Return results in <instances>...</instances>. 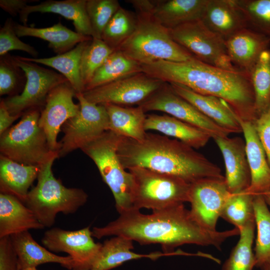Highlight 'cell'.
<instances>
[{
	"label": "cell",
	"mask_w": 270,
	"mask_h": 270,
	"mask_svg": "<svg viewBox=\"0 0 270 270\" xmlns=\"http://www.w3.org/2000/svg\"><path fill=\"white\" fill-rule=\"evenodd\" d=\"M120 214L104 226L94 227L92 236H122L141 244H160L164 253L170 256L174 254V248L185 244L212 246L220 249L227 238L240 234L236 228L222 232L204 229L194 220L184 204L148 214L138 210Z\"/></svg>",
	"instance_id": "1"
},
{
	"label": "cell",
	"mask_w": 270,
	"mask_h": 270,
	"mask_svg": "<svg viewBox=\"0 0 270 270\" xmlns=\"http://www.w3.org/2000/svg\"><path fill=\"white\" fill-rule=\"evenodd\" d=\"M142 66V72L165 82L222 99L242 120L254 123L258 117L248 74L221 68L196 58L182 62L160 60Z\"/></svg>",
	"instance_id": "2"
},
{
	"label": "cell",
	"mask_w": 270,
	"mask_h": 270,
	"mask_svg": "<svg viewBox=\"0 0 270 270\" xmlns=\"http://www.w3.org/2000/svg\"><path fill=\"white\" fill-rule=\"evenodd\" d=\"M118 155L126 170L144 168L180 178L190 184L224 178L220 168L202 154L164 135L146 132L140 140L122 137Z\"/></svg>",
	"instance_id": "3"
},
{
	"label": "cell",
	"mask_w": 270,
	"mask_h": 270,
	"mask_svg": "<svg viewBox=\"0 0 270 270\" xmlns=\"http://www.w3.org/2000/svg\"><path fill=\"white\" fill-rule=\"evenodd\" d=\"M58 158L56 152L40 166L37 184L29 191L24 202L44 228L54 224L58 213L76 212L88 198L82 189L66 187L54 176L52 166Z\"/></svg>",
	"instance_id": "4"
},
{
	"label": "cell",
	"mask_w": 270,
	"mask_h": 270,
	"mask_svg": "<svg viewBox=\"0 0 270 270\" xmlns=\"http://www.w3.org/2000/svg\"><path fill=\"white\" fill-rule=\"evenodd\" d=\"M136 14L138 23L134 32L118 50L141 65L160 60L182 62L196 58L173 40L170 30L158 22L152 12Z\"/></svg>",
	"instance_id": "5"
},
{
	"label": "cell",
	"mask_w": 270,
	"mask_h": 270,
	"mask_svg": "<svg viewBox=\"0 0 270 270\" xmlns=\"http://www.w3.org/2000/svg\"><path fill=\"white\" fill-rule=\"evenodd\" d=\"M122 138L108 130L81 149L96 166L102 180L113 194L120 214L134 210L133 178L124 168L118 155Z\"/></svg>",
	"instance_id": "6"
},
{
	"label": "cell",
	"mask_w": 270,
	"mask_h": 270,
	"mask_svg": "<svg viewBox=\"0 0 270 270\" xmlns=\"http://www.w3.org/2000/svg\"><path fill=\"white\" fill-rule=\"evenodd\" d=\"M42 109L30 110L0 138V155L18 163L40 166L58 152L52 151L38 124Z\"/></svg>",
	"instance_id": "7"
},
{
	"label": "cell",
	"mask_w": 270,
	"mask_h": 270,
	"mask_svg": "<svg viewBox=\"0 0 270 270\" xmlns=\"http://www.w3.org/2000/svg\"><path fill=\"white\" fill-rule=\"evenodd\" d=\"M128 170L134 180V210L154 211L189 202L191 184L182 178L141 167Z\"/></svg>",
	"instance_id": "8"
},
{
	"label": "cell",
	"mask_w": 270,
	"mask_h": 270,
	"mask_svg": "<svg viewBox=\"0 0 270 270\" xmlns=\"http://www.w3.org/2000/svg\"><path fill=\"white\" fill-rule=\"evenodd\" d=\"M76 97L80 108L62 127L64 134L59 142L58 158L76 149L81 150L108 130L109 118L105 106L89 102L82 93L76 94Z\"/></svg>",
	"instance_id": "9"
},
{
	"label": "cell",
	"mask_w": 270,
	"mask_h": 270,
	"mask_svg": "<svg viewBox=\"0 0 270 270\" xmlns=\"http://www.w3.org/2000/svg\"><path fill=\"white\" fill-rule=\"evenodd\" d=\"M170 32L176 43L199 60L227 70H240L229 59L225 40L200 19L170 29Z\"/></svg>",
	"instance_id": "10"
},
{
	"label": "cell",
	"mask_w": 270,
	"mask_h": 270,
	"mask_svg": "<svg viewBox=\"0 0 270 270\" xmlns=\"http://www.w3.org/2000/svg\"><path fill=\"white\" fill-rule=\"evenodd\" d=\"M16 64L24 72L26 82L20 94L2 99L10 114L22 116L36 108L42 110L49 92L58 85L68 81L62 74L14 56Z\"/></svg>",
	"instance_id": "11"
},
{
	"label": "cell",
	"mask_w": 270,
	"mask_h": 270,
	"mask_svg": "<svg viewBox=\"0 0 270 270\" xmlns=\"http://www.w3.org/2000/svg\"><path fill=\"white\" fill-rule=\"evenodd\" d=\"M164 84L141 72L86 90L82 94L88 101L95 104L139 106Z\"/></svg>",
	"instance_id": "12"
},
{
	"label": "cell",
	"mask_w": 270,
	"mask_h": 270,
	"mask_svg": "<svg viewBox=\"0 0 270 270\" xmlns=\"http://www.w3.org/2000/svg\"><path fill=\"white\" fill-rule=\"evenodd\" d=\"M146 112L160 111L192 124L208 133L213 139L227 137L230 133L202 114L165 84L139 106Z\"/></svg>",
	"instance_id": "13"
},
{
	"label": "cell",
	"mask_w": 270,
	"mask_h": 270,
	"mask_svg": "<svg viewBox=\"0 0 270 270\" xmlns=\"http://www.w3.org/2000/svg\"><path fill=\"white\" fill-rule=\"evenodd\" d=\"M41 242L52 252L67 253L73 261L72 270H90L102 246L94 241L89 226L76 230L53 228L44 232Z\"/></svg>",
	"instance_id": "14"
},
{
	"label": "cell",
	"mask_w": 270,
	"mask_h": 270,
	"mask_svg": "<svg viewBox=\"0 0 270 270\" xmlns=\"http://www.w3.org/2000/svg\"><path fill=\"white\" fill-rule=\"evenodd\" d=\"M232 194L225 178L204 179L191 184L188 202L192 216L204 229L217 231L218 220Z\"/></svg>",
	"instance_id": "15"
},
{
	"label": "cell",
	"mask_w": 270,
	"mask_h": 270,
	"mask_svg": "<svg viewBox=\"0 0 270 270\" xmlns=\"http://www.w3.org/2000/svg\"><path fill=\"white\" fill-rule=\"evenodd\" d=\"M76 92L68 81L54 88L48 94L38 120L52 151L58 152V136L63 124L78 112L80 106L73 101Z\"/></svg>",
	"instance_id": "16"
},
{
	"label": "cell",
	"mask_w": 270,
	"mask_h": 270,
	"mask_svg": "<svg viewBox=\"0 0 270 270\" xmlns=\"http://www.w3.org/2000/svg\"><path fill=\"white\" fill-rule=\"evenodd\" d=\"M220 150L225 164V180L229 192L236 194L250 186V173L246 151V144L240 137L214 138Z\"/></svg>",
	"instance_id": "17"
},
{
	"label": "cell",
	"mask_w": 270,
	"mask_h": 270,
	"mask_svg": "<svg viewBox=\"0 0 270 270\" xmlns=\"http://www.w3.org/2000/svg\"><path fill=\"white\" fill-rule=\"evenodd\" d=\"M244 135L246 151L250 173V184L244 192L253 196L270 192V166L253 122L238 117Z\"/></svg>",
	"instance_id": "18"
},
{
	"label": "cell",
	"mask_w": 270,
	"mask_h": 270,
	"mask_svg": "<svg viewBox=\"0 0 270 270\" xmlns=\"http://www.w3.org/2000/svg\"><path fill=\"white\" fill-rule=\"evenodd\" d=\"M225 44L228 56L233 66L250 75L260 54L270 48V40L246 28L226 40Z\"/></svg>",
	"instance_id": "19"
},
{
	"label": "cell",
	"mask_w": 270,
	"mask_h": 270,
	"mask_svg": "<svg viewBox=\"0 0 270 270\" xmlns=\"http://www.w3.org/2000/svg\"><path fill=\"white\" fill-rule=\"evenodd\" d=\"M170 84L176 94L230 133L242 132L238 116L224 100L214 96L196 93L180 84Z\"/></svg>",
	"instance_id": "20"
},
{
	"label": "cell",
	"mask_w": 270,
	"mask_h": 270,
	"mask_svg": "<svg viewBox=\"0 0 270 270\" xmlns=\"http://www.w3.org/2000/svg\"><path fill=\"white\" fill-rule=\"evenodd\" d=\"M200 20L225 40L248 28L244 14L236 0H208Z\"/></svg>",
	"instance_id": "21"
},
{
	"label": "cell",
	"mask_w": 270,
	"mask_h": 270,
	"mask_svg": "<svg viewBox=\"0 0 270 270\" xmlns=\"http://www.w3.org/2000/svg\"><path fill=\"white\" fill-rule=\"evenodd\" d=\"M86 0H47L35 5H28L20 14L23 25L27 26L28 16L33 12H50L72 21L76 32L93 38L92 29L86 10Z\"/></svg>",
	"instance_id": "22"
},
{
	"label": "cell",
	"mask_w": 270,
	"mask_h": 270,
	"mask_svg": "<svg viewBox=\"0 0 270 270\" xmlns=\"http://www.w3.org/2000/svg\"><path fill=\"white\" fill-rule=\"evenodd\" d=\"M44 226L34 212L16 197L0 194V238Z\"/></svg>",
	"instance_id": "23"
},
{
	"label": "cell",
	"mask_w": 270,
	"mask_h": 270,
	"mask_svg": "<svg viewBox=\"0 0 270 270\" xmlns=\"http://www.w3.org/2000/svg\"><path fill=\"white\" fill-rule=\"evenodd\" d=\"M12 244L17 255L20 270H26L46 263H56L72 270L73 261L68 256H62L51 252L39 244L29 231L10 236Z\"/></svg>",
	"instance_id": "24"
},
{
	"label": "cell",
	"mask_w": 270,
	"mask_h": 270,
	"mask_svg": "<svg viewBox=\"0 0 270 270\" xmlns=\"http://www.w3.org/2000/svg\"><path fill=\"white\" fill-rule=\"evenodd\" d=\"M145 130L159 132L194 149L204 146L211 136L202 130L168 114L146 116Z\"/></svg>",
	"instance_id": "25"
},
{
	"label": "cell",
	"mask_w": 270,
	"mask_h": 270,
	"mask_svg": "<svg viewBox=\"0 0 270 270\" xmlns=\"http://www.w3.org/2000/svg\"><path fill=\"white\" fill-rule=\"evenodd\" d=\"M208 0H156L152 16L170 30L201 19Z\"/></svg>",
	"instance_id": "26"
},
{
	"label": "cell",
	"mask_w": 270,
	"mask_h": 270,
	"mask_svg": "<svg viewBox=\"0 0 270 270\" xmlns=\"http://www.w3.org/2000/svg\"><path fill=\"white\" fill-rule=\"evenodd\" d=\"M39 170L40 166L21 164L0 155V193L12 195L24 203Z\"/></svg>",
	"instance_id": "27"
},
{
	"label": "cell",
	"mask_w": 270,
	"mask_h": 270,
	"mask_svg": "<svg viewBox=\"0 0 270 270\" xmlns=\"http://www.w3.org/2000/svg\"><path fill=\"white\" fill-rule=\"evenodd\" d=\"M14 27L19 38L32 36L48 42V46L57 55L72 50L81 42L92 40L91 36L80 34L68 28L60 22L44 28L30 27L14 22Z\"/></svg>",
	"instance_id": "28"
},
{
	"label": "cell",
	"mask_w": 270,
	"mask_h": 270,
	"mask_svg": "<svg viewBox=\"0 0 270 270\" xmlns=\"http://www.w3.org/2000/svg\"><path fill=\"white\" fill-rule=\"evenodd\" d=\"M102 104L108 116V130L122 137L136 140L144 138L146 134L144 128L146 115L141 107Z\"/></svg>",
	"instance_id": "29"
},
{
	"label": "cell",
	"mask_w": 270,
	"mask_h": 270,
	"mask_svg": "<svg viewBox=\"0 0 270 270\" xmlns=\"http://www.w3.org/2000/svg\"><path fill=\"white\" fill-rule=\"evenodd\" d=\"M134 248L133 241L122 236H114L105 240L90 270H110L130 260L142 258L156 260L166 256L161 252L137 254L132 252Z\"/></svg>",
	"instance_id": "30"
},
{
	"label": "cell",
	"mask_w": 270,
	"mask_h": 270,
	"mask_svg": "<svg viewBox=\"0 0 270 270\" xmlns=\"http://www.w3.org/2000/svg\"><path fill=\"white\" fill-rule=\"evenodd\" d=\"M91 40L81 42L72 50L50 58L17 56L22 60L40 64L57 70L68 80L76 94H82L85 91V86L80 76V60L84 50Z\"/></svg>",
	"instance_id": "31"
},
{
	"label": "cell",
	"mask_w": 270,
	"mask_h": 270,
	"mask_svg": "<svg viewBox=\"0 0 270 270\" xmlns=\"http://www.w3.org/2000/svg\"><path fill=\"white\" fill-rule=\"evenodd\" d=\"M141 72V64L120 50H115L95 72L85 91Z\"/></svg>",
	"instance_id": "32"
},
{
	"label": "cell",
	"mask_w": 270,
	"mask_h": 270,
	"mask_svg": "<svg viewBox=\"0 0 270 270\" xmlns=\"http://www.w3.org/2000/svg\"><path fill=\"white\" fill-rule=\"evenodd\" d=\"M253 204L257 229L256 266L262 268L270 264V211L263 195L254 196Z\"/></svg>",
	"instance_id": "33"
},
{
	"label": "cell",
	"mask_w": 270,
	"mask_h": 270,
	"mask_svg": "<svg viewBox=\"0 0 270 270\" xmlns=\"http://www.w3.org/2000/svg\"><path fill=\"white\" fill-rule=\"evenodd\" d=\"M258 116L270 105V48L264 50L250 73Z\"/></svg>",
	"instance_id": "34"
},
{
	"label": "cell",
	"mask_w": 270,
	"mask_h": 270,
	"mask_svg": "<svg viewBox=\"0 0 270 270\" xmlns=\"http://www.w3.org/2000/svg\"><path fill=\"white\" fill-rule=\"evenodd\" d=\"M255 220L240 230V238L232 248L222 270H252L256 261L252 251Z\"/></svg>",
	"instance_id": "35"
},
{
	"label": "cell",
	"mask_w": 270,
	"mask_h": 270,
	"mask_svg": "<svg viewBox=\"0 0 270 270\" xmlns=\"http://www.w3.org/2000/svg\"><path fill=\"white\" fill-rule=\"evenodd\" d=\"M137 23L136 14L121 6L106 25L101 39L114 50H116L134 33Z\"/></svg>",
	"instance_id": "36"
},
{
	"label": "cell",
	"mask_w": 270,
	"mask_h": 270,
	"mask_svg": "<svg viewBox=\"0 0 270 270\" xmlns=\"http://www.w3.org/2000/svg\"><path fill=\"white\" fill-rule=\"evenodd\" d=\"M254 196L242 192L232 194L222 210L220 217L240 230L254 221Z\"/></svg>",
	"instance_id": "37"
},
{
	"label": "cell",
	"mask_w": 270,
	"mask_h": 270,
	"mask_svg": "<svg viewBox=\"0 0 270 270\" xmlns=\"http://www.w3.org/2000/svg\"><path fill=\"white\" fill-rule=\"evenodd\" d=\"M246 17L248 28L270 40V0H236Z\"/></svg>",
	"instance_id": "38"
},
{
	"label": "cell",
	"mask_w": 270,
	"mask_h": 270,
	"mask_svg": "<svg viewBox=\"0 0 270 270\" xmlns=\"http://www.w3.org/2000/svg\"><path fill=\"white\" fill-rule=\"evenodd\" d=\"M114 51L102 39L92 38L84 50L80 60V76L85 86Z\"/></svg>",
	"instance_id": "39"
},
{
	"label": "cell",
	"mask_w": 270,
	"mask_h": 270,
	"mask_svg": "<svg viewBox=\"0 0 270 270\" xmlns=\"http://www.w3.org/2000/svg\"><path fill=\"white\" fill-rule=\"evenodd\" d=\"M26 82L24 72L8 53L0 57V96L18 94Z\"/></svg>",
	"instance_id": "40"
},
{
	"label": "cell",
	"mask_w": 270,
	"mask_h": 270,
	"mask_svg": "<svg viewBox=\"0 0 270 270\" xmlns=\"http://www.w3.org/2000/svg\"><path fill=\"white\" fill-rule=\"evenodd\" d=\"M120 7L117 0H86V10L93 38L101 39L106 25Z\"/></svg>",
	"instance_id": "41"
},
{
	"label": "cell",
	"mask_w": 270,
	"mask_h": 270,
	"mask_svg": "<svg viewBox=\"0 0 270 270\" xmlns=\"http://www.w3.org/2000/svg\"><path fill=\"white\" fill-rule=\"evenodd\" d=\"M14 22L8 18L0 28V56L12 50H21L37 58L38 52L33 46L24 42L19 38L14 30Z\"/></svg>",
	"instance_id": "42"
},
{
	"label": "cell",
	"mask_w": 270,
	"mask_h": 270,
	"mask_svg": "<svg viewBox=\"0 0 270 270\" xmlns=\"http://www.w3.org/2000/svg\"><path fill=\"white\" fill-rule=\"evenodd\" d=\"M254 124L270 166V105L258 117Z\"/></svg>",
	"instance_id": "43"
},
{
	"label": "cell",
	"mask_w": 270,
	"mask_h": 270,
	"mask_svg": "<svg viewBox=\"0 0 270 270\" xmlns=\"http://www.w3.org/2000/svg\"><path fill=\"white\" fill-rule=\"evenodd\" d=\"M0 270H20L10 236L0 238Z\"/></svg>",
	"instance_id": "44"
},
{
	"label": "cell",
	"mask_w": 270,
	"mask_h": 270,
	"mask_svg": "<svg viewBox=\"0 0 270 270\" xmlns=\"http://www.w3.org/2000/svg\"><path fill=\"white\" fill-rule=\"evenodd\" d=\"M36 0H0V7L12 16L20 14L28 3Z\"/></svg>",
	"instance_id": "45"
},
{
	"label": "cell",
	"mask_w": 270,
	"mask_h": 270,
	"mask_svg": "<svg viewBox=\"0 0 270 270\" xmlns=\"http://www.w3.org/2000/svg\"><path fill=\"white\" fill-rule=\"evenodd\" d=\"M20 116L10 114L2 99L0 102V136L7 130L12 124Z\"/></svg>",
	"instance_id": "46"
},
{
	"label": "cell",
	"mask_w": 270,
	"mask_h": 270,
	"mask_svg": "<svg viewBox=\"0 0 270 270\" xmlns=\"http://www.w3.org/2000/svg\"><path fill=\"white\" fill-rule=\"evenodd\" d=\"M263 196H264V198L266 203L268 205L270 206V192Z\"/></svg>",
	"instance_id": "47"
},
{
	"label": "cell",
	"mask_w": 270,
	"mask_h": 270,
	"mask_svg": "<svg viewBox=\"0 0 270 270\" xmlns=\"http://www.w3.org/2000/svg\"><path fill=\"white\" fill-rule=\"evenodd\" d=\"M262 268V270H270V264L264 265Z\"/></svg>",
	"instance_id": "48"
},
{
	"label": "cell",
	"mask_w": 270,
	"mask_h": 270,
	"mask_svg": "<svg viewBox=\"0 0 270 270\" xmlns=\"http://www.w3.org/2000/svg\"><path fill=\"white\" fill-rule=\"evenodd\" d=\"M26 270H37L36 268H30Z\"/></svg>",
	"instance_id": "49"
}]
</instances>
